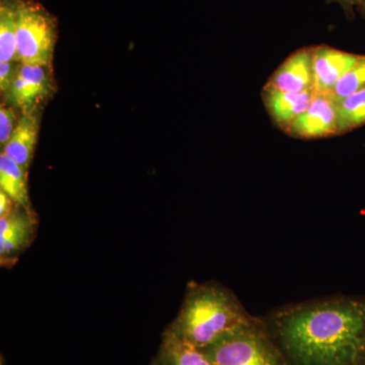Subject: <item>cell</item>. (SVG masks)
Masks as SVG:
<instances>
[{"instance_id":"obj_15","label":"cell","mask_w":365,"mask_h":365,"mask_svg":"<svg viewBox=\"0 0 365 365\" xmlns=\"http://www.w3.org/2000/svg\"><path fill=\"white\" fill-rule=\"evenodd\" d=\"M340 134L365 124V88L337 102Z\"/></svg>"},{"instance_id":"obj_21","label":"cell","mask_w":365,"mask_h":365,"mask_svg":"<svg viewBox=\"0 0 365 365\" xmlns=\"http://www.w3.org/2000/svg\"><path fill=\"white\" fill-rule=\"evenodd\" d=\"M356 9L359 14H361L362 18L365 19V0H359Z\"/></svg>"},{"instance_id":"obj_9","label":"cell","mask_w":365,"mask_h":365,"mask_svg":"<svg viewBox=\"0 0 365 365\" xmlns=\"http://www.w3.org/2000/svg\"><path fill=\"white\" fill-rule=\"evenodd\" d=\"M313 47L302 48L289 57L272 74L268 86L290 93L314 91Z\"/></svg>"},{"instance_id":"obj_11","label":"cell","mask_w":365,"mask_h":365,"mask_svg":"<svg viewBox=\"0 0 365 365\" xmlns=\"http://www.w3.org/2000/svg\"><path fill=\"white\" fill-rule=\"evenodd\" d=\"M41 121L40 109L21 113L18 125L2 153L21 165L26 173L30 169L37 145Z\"/></svg>"},{"instance_id":"obj_13","label":"cell","mask_w":365,"mask_h":365,"mask_svg":"<svg viewBox=\"0 0 365 365\" xmlns=\"http://www.w3.org/2000/svg\"><path fill=\"white\" fill-rule=\"evenodd\" d=\"M0 190L18 205L34 212L29 194L28 173L2 151L0 155Z\"/></svg>"},{"instance_id":"obj_2","label":"cell","mask_w":365,"mask_h":365,"mask_svg":"<svg viewBox=\"0 0 365 365\" xmlns=\"http://www.w3.org/2000/svg\"><path fill=\"white\" fill-rule=\"evenodd\" d=\"M251 317L234 292L222 283L191 281L176 319L165 330L203 349Z\"/></svg>"},{"instance_id":"obj_4","label":"cell","mask_w":365,"mask_h":365,"mask_svg":"<svg viewBox=\"0 0 365 365\" xmlns=\"http://www.w3.org/2000/svg\"><path fill=\"white\" fill-rule=\"evenodd\" d=\"M58 37V21L35 0H19L16 61L51 67Z\"/></svg>"},{"instance_id":"obj_6","label":"cell","mask_w":365,"mask_h":365,"mask_svg":"<svg viewBox=\"0 0 365 365\" xmlns=\"http://www.w3.org/2000/svg\"><path fill=\"white\" fill-rule=\"evenodd\" d=\"M285 132L299 139L339 135L337 102L330 95L314 93L307 111L297 117Z\"/></svg>"},{"instance_id":"obj_10","label":"cell","mask_w":365,"mask_h":365,"mask_svg":"<svg viewBox=\"0 0 365 365\" xmlns=\"http://www.w3.org/2000/svg\"><path fill=\"white\" fill-rule=\"evenodd\" d=\"M314 97V91L290 93L268 85L263 90L266 109L276 126L283 131H287L290 124L307 111Z\"/></svg>"},{"instance_id":"obj_17","label":"cell","mask_w":365,"mask_h":365,"mask_svg":"<svg viewBox=\"0 0 365 365\" xmlns=\"http://www.w3.org/2000/svg\"><path fill=\"white\" fill-rule=\"evenodd\" d=\"M16 110L18 109L13 106L6 104V102L1 103V106H0V145H1V148H4L7 141L9 140L16 125H18L20 117H18Z\"/></svg>"},{"instance_id":"obj_1","label":"cell","mask_w":365,"mask_h":365,"mask_svg":"<svg viewBox=\"0 0 365 365\" xmlns=\"http://www.w3.org/2000/svg\"><path fill=\"white\" fill-rule=\"evenodd\" d=\"M263 319L289 365H359L364 297L335 294L287 304Z\"/></svg>"},{"instance_id":"obj_7","label":"cell","mask_w":365,"mask_h":365,"mask_svg":"<svg viewBox=\"0 0 365 365\" xmlns=\"http://www.w3.org/2000/svg\"><path fill=\"white\" fill-rule=\"evenodd\" d=\"M35 212L16 205L9 215L0 217V262L2 266L14 265L19 256L32 242L37 230Z\"/></svg>"},{"instance_id":"obj_5","label":"cell","mask_w":365,"mask_h":365,"mask_svg":"<svg viewBox=\"0 0 365 365\" xmlns=\"http://www.w3.org/2000/svg\"><path fill=\"white\" fill-rule=\"evenodd\" d=\"M53 88L51 67L20 63L4 102L21 113L34 111L51 97Z\"/></svg>"},{"instance_id":"obj_12","label":"cell","mask_w":365,"mask_h":365,"mask_svg":"<svg viewBox=\"0 0 365 365\" xmlns=\"http://www.w3.org/2000/svg\"><path fill=\"white\" fill-rule=\"evenodd\" d=\"M151 365H212L201 348L180 339L165 330Z\"/></svg>"},{"instance_id":"obj_18","label":"cell","mask_w":365,"mask_h":365,"mask_svg":"<svg viewBox=\"0 0 365 365\" xmlns=\"http://www.w3.org/2000/svg\"><path fill=\"white\" fill-rule=\"evenodd\" d=\"M20 62H0V91L1 95H6L13 81L16 78Z\"/></svg>"},{"instance_id":"obj_20","label":"cell","mask_w":365,"mask_h":365,"mask_svg":"<svg viewBox=\"0 0 365 365\" xmlns=\"http://www.w3.org/2000/svg\"><path fill=\"white\" fill-rule=\"evenodd\" d=\"M327 2H337L344 9L346 16L350 20L354 18V7L357 6L359 0H326Z\"/></svg>"},{"instance_id":"obj_16","label":"cell","mask_w":365,"mask_h":365,"mask_svg":"<svg viewBox=\"0 0 365 365\" xmlns=\"http://www.w3.org/2000/svg\"><path fill=\"white\" fill-rule=\"evenodd\" d=\"M365 88V56L349 69L340 81L334 86L330 93L331 97L336 101L343 100V98L349 97L352 93H356Z\"/></svg>"},{"instance_id":"obj_8","label":"cell","mask_w":365,"mask_h":365,"mask_svg":"<svg viewBox=\"0 0 365 365\" xmlns=\"http://www.w3.org/2000/svg\"><path fill=\"white\" fill-rule=\"evenodd\" d=\"M313 54L314 91L321 95H330L336 83L362 57L326 45L313 47Z\"/></svg>"},{"instance_id":"obj_19","label":"cell","mask_w":365,"mask_h":365,"mask_svg":"<svg viewBox=\"0 0 365 365\" xmlns=\"http://www.w3.org/2000/svg\"><path fill=\"white\" fill-rule=\"evenodd\" d=\"M16 205L18 204L14 202L11 197L0 190V217L9 215Z\"/></svg>"},{"instance_id":"obj_3","label":"cell","mask_w":365,"mask_h":365,"mask_svg":"<svg viewBox=\"0 0 365 365\" xmlns=\"http://www.w3.org/2000/svg\"><path fill=\"white\" fill-rule=\"evenodd\" d=\"M203 351L212 365H289L260 317L252 316Z\"/></svg>"},{"instance_id":"obj_22","label":"cell","mask_w":365,"mask_h":365,"mask_svg":"<svg viewBox=\"0 0 365 365\" xmlns=\"http://www.w3.org/2000/svg\"><path fill=\"white\" fill-rule=\"evenodd\" d=\"M359 365H365V344L364 350H362L361 357H360Z\"/></svg>"},{"instance_id":"obj_14","label":"cell","mask_w":365,"mask_h":365,"mask_svg":"<svg viewBox=\"0 0 365 365\" xmlns=\"http://www.w3.org/2000/svg\"><path fill=\"white\" fill-rule=\"evenodd\" d=\"M18 6L19 0H0V62L16 61Z\"/></svg>"}]
</instances>
